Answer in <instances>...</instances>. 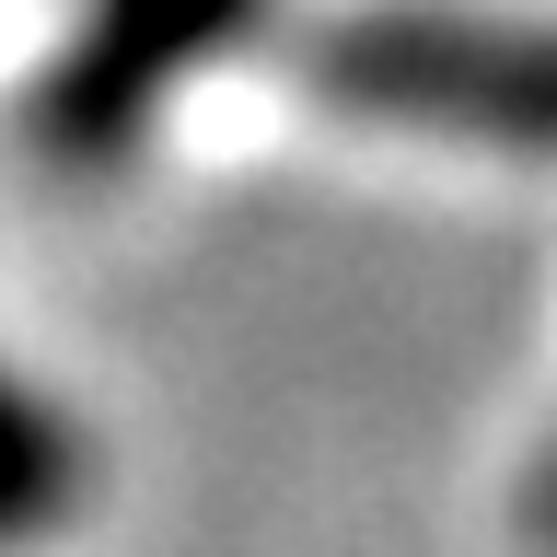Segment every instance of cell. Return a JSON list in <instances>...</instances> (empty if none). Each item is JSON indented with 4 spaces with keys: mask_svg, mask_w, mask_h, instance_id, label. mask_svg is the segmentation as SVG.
<instances>
[{
    "mask_svg": "<svg viewBox=\"0 0 557 557\" xmlns=\"http://www.w3.org/2000/svg\"><path fill=\"white\" fill-rule=\"evenodd\" d=\"M302 82L337 116L487 151H557V24L499 12H348L302 47Z\"/></svg>",
    "mask_w": 557,
    "mask_h": 557,
    "instance_id": "cell-1",
    "label": "cell"
},
{
    "mask_svg": "<svg viewBox=\"0 0 557 557\" xmlns=\"http://www.w3.org/2000/svg\"><path fill=\"white\" fill-rule=\"evenodd\" d=\"M256 24V0H82L59 35V59L35 70V151H59V163H116L163 94L186 70H209L233 35Z\"/></svg>",
    "mask_w": 557,
    "mask_h": 557,
    "instance_id": "cell-2",
    "label": "cell"
},
{
    "mask_svg": "<svg viewBox=\"0 0 557 557\" xmlns=\"http://www.w3.org/2000/svg\"><path fill=\"white\" fill-rule=\"evenodd\" d=\"M70 499H82V442L59 430V407H35L24 383L0 372V546L59 522Z\"/></svg>",
    "mask_w": 557,
    "mask_h": 557,
    "instance_id": "cell-3",
    "label": "cell"
}]
</instances>
